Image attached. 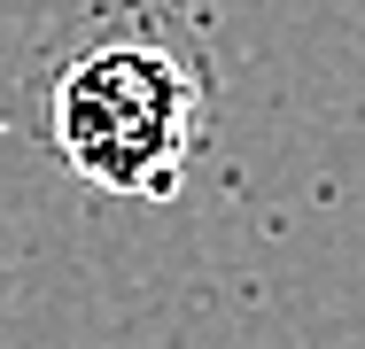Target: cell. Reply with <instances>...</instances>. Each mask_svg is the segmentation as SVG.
<instances>
[{"mask_svg": "<svg viewBox=\"0 0 365 349\" xmlns=\"http://www.w3.org/2000/svg\"><path fill=\"white\" fill-rule=\"evenodd\" d=\"M210 132V78L155 24H101L55 63L47 140L86 187L171 202Z\"/></svg>", "mask_w": 365, "mask_h": 349, "instance_id": "6da1fadb", "label": "cell"}]
</instances>
